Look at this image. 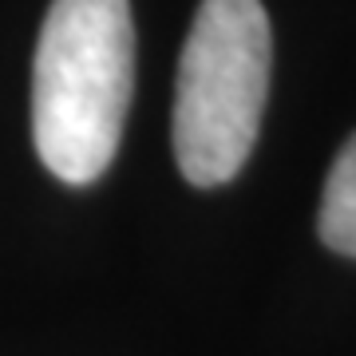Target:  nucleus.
Wrapping results in <instances>:
<instances>
[{
	"mask_svg": "<svg viewBox=\"0 0 356 356\" xmlns=\"http://www.w3.org/2000/svg\"><path fill=\"white\" fill-rule=\"evenodd\" d=\"M131 88V0H51L32 67V139L60 182L88 186L111 166Z\"/></svg>",
	"mask_w": 356,
	"mask_h": 356,
	"instance_id": "obj_1",
	"label": "nucleus"
},
{
	"mask_svg": "<svg viewBox=\"0 0 356 356\" xmlns=\"http://www.w3.org/2000/svg\"><path fill=\"white\" fill-rule=\"evenodd\" d=\"M273 67L261 0H202L182 44L175 88V159L194 186H226L250 159Z\"/></svg>",
	"mask_w": 356,
	"mask_h": 356,
	"instance_id": "obj_2",
	"label": "nucleus"
},
{
	"mask_svg": "<svg viewBox=\"0 0 356 356\" xmlns=\"http://www.w3.org/2000/svg\"><path fill=\"white\" fill-rule=\"evenodd\" d=\"M317 234L329 250L356 261V135H348V143L341 147L329 178H325Z\"/></svg>",
	"mask_w": 356,
	"mask_h": 356,
	"instance_id": "obj_3",
	"label": "nucleus"
}]
</instances>
